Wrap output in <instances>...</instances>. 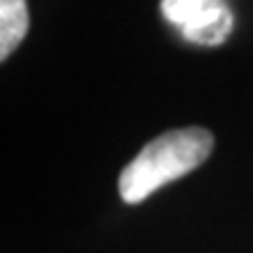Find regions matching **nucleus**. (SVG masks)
Masks as SVG:
<instances>
[{"instance_id": "1", "label": "nucleus", "mask_w": 253, "mask_h": 253, "mask_svg": "<svg viewBox=\"0 0 253 253\" xmlns=\"http://www.w3.org/2000/svg\"><path fill=\"white\" fill-rule=\"evenodd\" d=\"M213 150V134L204 126L169 129L138 150L120 171L118 190L126 204H141L167 183L195 171Z\"/></svg>"}, {"instance_id": "3", "label": "nucleus", "mask_w": 253, "mask_h": 253, "mask_svg": "<svg viewBox=\"0 0 253 253\" xmlns=\"http://www.w3.org/2000/svg\"><path fill=\"white\" fill-rule=\"evenodd\" d=\"M31 28L26 0H0V61H7Z\"/></svg>"}, {"instance_id": "2", "label": "nucleus", "mask_w": 253, "mask_h": 253, "mask_svg": "<svg viewBox=\"0 0 253 253\" xmlns=\"http://www.w3.org/2000/svg\"><path fill=\"white\" fill-rule=\"evenodd\" d=\"M160 7L164 19L197 45H220L235 26L227 0H162Z\"/></svg>"}]
</instances>
